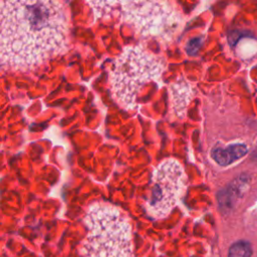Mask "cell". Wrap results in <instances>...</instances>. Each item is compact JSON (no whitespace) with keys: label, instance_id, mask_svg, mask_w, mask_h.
I'll return each mask as SVG.
<instances>
[{"label":"cell","instance_id":"6da1fadb","mask_svg":"<svg viewBox=\"0 0 257 257\" xmlns=\"http://www.w3.org/2000/svg\"><path fill=\"white\" fill-rule=\"evenodd\" d=\"M68 18L58 1L0 2V59L7 70L35 69L64 52Z\"/></svg>","mask_w":257,"mask_h":257},{"label":"cell","instance_id":"7a4b0ae2","mask_svg":"<svg viewBox=\"0 0 257 257\" xmlns=\"http://www.w3.org/2000/svg\"><path fill=\"white\" fill-rule=\"evenodd\" d=\"M84 224L82 257H133L131 223L117 207L106 203L89 205Z\"/></svg>","mask_w":257,"mask_h":257},{"label":"cell","instance_id":"3957f363","mask_svg":"<svg viewBox=\"0 0 257 257\" xmlns=\"http://www.w3.org/2000/svg\"><path fill=\"white\" fill-rule=\"evenodd\" d=\"M164 70V61L142 45L125 46L113 60L109 73L113 98L121 107L135 109L143 86L151 81L160 82Z\"/></svg>","mask_w":257,"mask_h":257},{"label":"cell","instance_id":"277c9868","mask_svg":"<svg viewBox=\"0 0 257 257\" xmlns=\"http://www.w3.org/2000/svg\"><path fill=\"white\" fill-rule=\"evenodd\" d=\"M120 19L143 37L171 40L182 24L179 11L166 1L117 2Z\"/></svg>","mask_w":257,"mask_h":257},{"label":"cell","instance_id":"5b68a950","mask_svg":"<svg viewBox=\"0 0 257 257\" xmlns=\"http://www.w3.org/2000/svg\"><path fill=\"white\" fill-rule=\"evenodd\" d=\"M188 184L183 166L175 159L162 161L153 171L146 210L156 219L164 218L179 203Z\"/></svg>","mask_w":257,"mask_h":257},{"label":"cell","instance_id":"8992f818","mask_svg":"<svg viewBox=\"0 0 257 257\" xmlns=\"http://www.w3.org/2000/svg\"><path fill=\"white\" fill-rule=\"evenodd\" d=\"M170 92L176 114L180 117H183L188 103L190 102L193 95L192 85L188 81L180 79L171 85Z\"/></svg>","mask_w":257,"mask_h":257},{"label":"cell","instance_id":"52a82bcc","mask_svg":"<svg viewBox=\"0 0 257 257\" xmlns=\"http://www.w3.org/2000/svg\"><path fill=\"white\" fill-rule=\"evenodd\" d=\"M247 152L248 149L245 145L233 144L225 148H215L212 151V158L217 164L221 166H227L244 157L247 154Z\"/></svg>","mask_w":257,"mask_h":257},{"label":"cell","instance_id":"ba28073f","mask_svg":"<svg viewBox=\"0 0 257 257\" xmlns=\"http://www.w3.org/2000/svg\"><path fill=\"white\" fill-rule=\"evenodd\" d=\"M252 249L249 243L245 241H238L234 243L228 253V257H250Z\"/></svg>","mask_w":257,"mask_h":257},{"label":"cell","instance_id":"9c48e42d","mask_svg":"<svg viewBox=\"0 0 257 257\" xmlns=\"http://www.w3.org/2000/svg\"><path fill=\"white\" fill-rule=\"evenodd\" d=\"M202 43V38H194L192 40H190L188 43H187V46H186V51L188 54L190 55H194L197 53L200 45Z\"/></svg>","mask_w":257,"mask_h":257}]
</instances>
